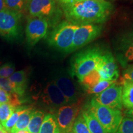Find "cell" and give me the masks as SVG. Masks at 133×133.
Wrapping results in <instances>:
<instances>
[{
  "label": "cell",
  "instance_id": "1",
  "mask_svg": "<svg viewBox=\"0 0 133 133\" xmlns=\"http://www.w3.org/2000/svg\"><path fill=\"white\" fill-rule=\"evenodd\" d=\"M62 6L66 21L78 25L102 24L114 9L113 5L106 0H83Z\"/></svg>",
  "mask_w": 133,
  "mask_h": 133
},
{
  "label": "cell",
  "instance_id": "2",
  "mask_svg": "<svg viewBox=\"0 0 133 133\" xmlns=\"http://www.w3.org/2000/svg\"><path fill=\"white\" fill-rule=\"evenodd\" d=\"M104 53L97 48H88L78 53L71 63V74L80 82L84 76L97 69Z\"/></svg>",
  "mask_w": 133,
  "mask_h": 133
},
{
  "label": "cell",
  "instance_id": "3",
  "mask_svg": "<svg viewBox=\"0 0 133 133\" xmlns=\"http://www.w3.org/2000/svg\"><path fill=\"white\" fill-rule=\"evenodd\" d=\"M78 26L68 21L61 22L48 36V44L62 52H71L75 32Z\"/></svg>",
  "mask_w": 133,
  "mask_h": 133
},
{
  "label": "cell",
  "instance_id": "4",
  "mask_svg": "<svg viewBox=\"0 0 133 133\" xmlns=\"http://www.w3.org/2000/svg\"><path fill=\"white\" fill-rule=\"evenodd\" d=\"M88 109L107 132H116L123 118L121 110L102 105L92 99Z\"/></svg>",
  "mask_w": 133,
  "mask_h": 133
},
{
  "label": "cell",
  "instance_id": "5",
  "mask_svg": "<svg viewBox=\"0 0 133 133\" xmlns=\"http://www.w3.org/2000/svg\"><path fill=\"white\" fill-rule=\"evenodd\" d=\"M22 14L4 9L0 12V35L11 41L19 38Z\"/></svg>",
  "mask_w": 133,
  "mask_h": 133
},
{
  "label": "cell",
  "instance_id": "6",
  "mask_svg": "<svg viewBox=\"0 0 133 133\" xmlns=\"http://www.w3.org/2000/svg\"><path fill=\"white\" fill-rule=\"evenodd\" d=\"M99 24H84L79 25L75 32L71 52L83 48L97 38L102 31Z\"/></svg>",
  "mask_w": 133,
  "mask_h": 133
},
{
  "label": "cell",
  "instance_id": "7",
  "mask_svg": "<svg viewBox=\"0 0 133 133\" xmlns=\"http://www.w3.org/2000/svg\"><path fill=\"white\" fill-rule=\"evenodd\" d=\"M49 22L46 19L42 17H31L28 19L25 34L28 44L32 46L44 38L49 29Z\"/></svg>",
  "mask_w": 133,
  "mask_h": 133
},
{
  "label": "cell",
  "instance_id": "8",
  "mask_svg": "<svg viewBox=\"0 0 133 133\" xmlns=\"http://www.w3.org/2000/svg\"><path fill=\"white\" fill-rule=\"evenodd\" d=\"M80 112L79 102L65 105L59 108L56 117L60 132L68 133L71 131L75 121Z\"/></svg>",
  "mask_w": 133,
  "mask_h": 133
},
{
  "label": "cell",
  "instance_id": "9",
  "mask_svg": "<svg viewBox=\"0 0 133 133\" xmlns=\"http://www.w3.org/2000/svg\"><path fill=\"white\" fill-rule=\"evenodd\" d=\"M92 99L102 105L121 110L123 109L122 86L115 82L102 92L96 94Z\"/></svg>",
  "mask_w": 133,
  "mask_h": 133
},
{
  "label": "cell",
  "instance_id": "10",
  "mask_svg": "<svg viewBox=\"0 0 133 133\" xmlns=\"http://www.w3.org/2000/svg\"><path fill=\"white\" fill-rule=\"evenodd\" d=\"M27 9L31 17L44 18L49 23L58 14L55 0H30Z\"/></svg>",
  "mask_w": 133,
  "mask_h": 133
},
{
  "label": "cell",
  "instance_id": "11",
  "mask_svg": "<svg viewBox=\"0 0 133 133\" xmlns=\"http://www.w3.org/2000/svg\"><path fill=\"white\" fill-rule=\"evenodd\" d=\"M116 56L123 67L133 65V29L119 39L116 48Z\"/></svg>",
  "mask_w": 133,
  "mask_h": 133
},
{
  "label": "cell",
  "instance_id": "12",
  "mask_svg": "<svg viewBox=\"0 0 133 133\" xmlns=\"http://www.w3.org/2000/svg\"><path fill=\"white\" fill-rule=\"evenodd\" d=\"M39 97L44 104L51 107H61L69 104L67 100L54 81L48 83L41 92Z\"/></svg>",
  "mask_w": 133,
  "mask_h": 133
},
{
  "label": "cell",
  "instance_id": "13",
  "mask_svg": "<svg viewBox=\"0 0 133 133\" xmlns=\"http://www.w3.org/2000/svg\"><path fill=\"white\" fill-rule=\"evenodd\" d=\"M102 80L116 81L119 78L118 67L110 52H104L97 69Z\"/></svg>",
  "mask_w": 133,
  "mask_h": 133
},
{
  "label": "cell",
  "instance_id": "14",
  "mask_svg": "<svg viewBox=\"0 0 133 133\" xmlns=\"http://www.w3.org/2000/svg\"><path fill=\"white\" fill-rule=\"evenodd\" d=\"M54 82L67 100L69 104L78 102V92L70 78L61 75L55 79Z\"/></svg>",
  "mask_w": 133,
  "mask_h": 133
},
{
  "label": "cell",
  "instance_id": "15",
  "mask_svg": "<svg viewBox=\"0 0 133 133\" xmlns=\"http://www.w3.org/2000/svg\"><path fill=\"white\" fill-rule=\"evenodd\" d=\"M8 78L14 84L17 95L19 97L24 95L27 83V76L26 71L25 70L17 71L14 72Z\"/></svg>",
  "mask_w": 133,
  "mask_h": 133
},
{
  "label": "cell",
  "instance_id": "16",
  "mask_svg": "<svg viewBox=\"0 0 133 133\" xmlns=\"http://www.w3.org/2000/svg\"><path fill=\"white\" fill-rule=\"evenodd\" d=\"M82 115L85 119L90 133H109L105 130L88 108L83 111Z\"/></svg>",
  "mask_w": 133,
  "mask_h": 133
},
{
  "label": "cell",
  "instance_id": "17",
  "mask_svg": "<svg viewBox=\"0 0 133 133\" xmlns=\"http://www.w3.org/2000/svg\"><path fill=\"white\" fill-rule=\"evenodd\" d=\"M38 133H61L56 115L48 114L44 116Z\"/></svg>",
  "mask_w": 133,
  "mask_h": 133
},
{
  "label": "cell",
  "instance_id": "18",
  "mask_svg": "<svg viewBox=\"0 0 133 133\" xmlns=\"http://www.w3.org/2000/svg\"><path fill=\"white\" fill-rule=\"evenodd\" d=\"M122 104L126 109H133V83L122 81Z\"/></svg>",
  "mask_w": 133,
  "mask_h": 133
},
{
  "label": "cell",
  "instance_id": "19",
  "mask_svg": "<svg viewBox=\"0 0 133 133\" xmlns=\"http://www.w3.org/2000/svg\"><path fill=\"white\" fill-rule=\"evenodd\" d=\"M44 116L42 111L33 110L26 128L27 130L30 133L39 132Z\"/></svg>",
  "mask_w": 133,
  "mask_h": 133
},
{
  "label": "cell",
  "instance_id": "20",
  "mask_svg": "<svg viewBox=\"0 0 133 133\" xmlns=\"http://www.w3.org/2000/svg\"><path fill=\"white\" fill-rule=\"evenodd\" d=\"M33 112V108L29 107L25 108L23 112L19 116V119L16 122L12 129H11V133H13L16 131L24 130L27 128L28 124L30 119L31 114Z\"/></svg>",
  "mask_w": 133,
  "mask_h": 133
},
{
  "label": "cell",
  "instance_id": "21",
  "mask_svg": "<svg viewBox=\"0 0 133 133\" xmlns=\"http://www.w3.org/2000/svg\"><path fill=\"white\" fill-rule=\"evenodd\" d=\"M30 0H5L6 9L22 14L27 9Z\"/></svg>",
  "mask_w": 133,
  "mask_h": 133
},
{
  "label": "cell",
  "instance_id": "22",
  "mask_svg": "<svg viewBox=\"0 0 133 133\" xmlns=\"http://www.w3.org/2000/svg\"><path fill=\"white\" fill-rule=\"evenodd\" d=\"M0 104H8L17 108L21 104L19 96L14 93L8 92L0 88Z\"/></svg>",
  "mask_w": 133,
  "mask_h": 133
},
{
  "label": "cell",
  "instance_id": "23",
  "mask_svg": "<svg viewBox=\"0 0 133 133\" xmlns=\"http://www.w3.org/2000/svg\"><path fill=\"white\" fill-rule=\"evenodd\" d=\"M101 80H102L101 76H100L97 70L96 69L84 76L82 80L80 81V83L84 86L87 91L88 89L93 87Z\"/></svg>",
  "mask_w": 133,
  "mask_h": 133
},
{
  "label": "cell",
  "instance_id": "24",
  "mask_svg": "<svg viewBox=\"0 0 133 133\" xmlns=\"http://www.w3.org/2000/svg\"><path fill=\"white\" fill-rule=\"evenodd\" d=\"M16 108L8 104H0V122L3 126Z\"/></svg>",
  "mask_w": 133,
  "mask_h": 133
},
{
  "label": "cell",
  "instance_id": "25",
  "mask_svg": "<svg viewBox=\"0 0 133 133\" xmlns=\"http://www.w3.org/2000/svg\"><path fill=\"white\" fill-rule=\"evenodd\" d=\"M71 131L74 133H90L82 113H80L76 118Z\"/></svg>",
  "mask_w": 133,
  "mask_h": 133
},
{
  "label": "cell",
  "instance_id": "26",
  "mask_svg": "<svg viewBox=\"0 0 133 133\" xmlns=\"http://www.w3.org/2000/svg\"><path fill=\"white\" fill-rule=\"evenodd\" d=\"M25 109V107H17L15 111L13 113L12 115L11 116V117L9 118V119L6 121V123L4 124V125L3 126V128L8 133H11V129H12V128L14 127L15 124H16V122L17 121L18 119H19V116L21 115V114L24 112V110Z\"/></svg>",
  "mask_w": 133,
  "mask_h": 133
},
{
  "label": "cell",
  "instance_id": "27",
  "mask_svg": "<svg viewBox=\"0 0 133 133\" xmlns=\"http://www.w3.org/2000/svg\"><path fill=\"white\" fill-rule=\"evenodd\" d=\"M115 81H111L107 80H101L97 84H96L93 87L88 89L87 92L89 94H97L105 90L108 88L112 85Z\"/></svg>",
  "mask_w": 133,
  "mask_h": 133
},
{
  "label": "cell",
  "instance_id": "28",
  "mask_svg": "<svg viewBox=\"0 0 133 133\" xmlns=\"http://www.w3.org/2000/svg\"><path fill=\"white\" fill-rule=\"evenodd\" d=\"M115 133H133V118L125 116Z\"/></svg>",
  "mask_w": 133,
  "mask_h": 133
},
{
  "label": "cell",
  "instance_id": "29",
  "mask_svg": "<svg viewBox=\"0 0 133 133\" xmlns=\"http://www.w3.org/2000/svg\"><path fill=\"white\" fill-rule=\"evenodd\" d=\"M16 66L13 63L8 62L0 66V77L8 78L14 73Z\"/></svg>",
  "mask_w": 133,
  "mask_h": 133
},
{
  "label": "cell",
  "instance_id": "30",
  "mask_svg": "<svg viewBox=\"0 0 133 133\" xmlns=\"http://www.w3.org/2000/svg\"><path fill=\"white\" fill-rule=\"evenodd\" d=\"M0 88L8 92L16 94L14 84L9 78L0 77Z\"/></svg>",
  "mask_w": 133,
  "mask_h": 133
},
{
  "label": "cell",
  "instance_id": "31",
  "mask_svg": "<svg viewBox=\"0 0 133 133\" xmlns=\"http://www.w3.org/2000/svg\"><path fill=\"white\" fill-rule=\"evenodd\" d=\"M122 81L133 83V65L126 66L123 72Z\"/></svg>",
  "mask_w": 133,
  "mask_h": 133
},
{
  "label": "cell",
  "instance_id": "32",
  "mask_svg": "<svg viewBox=\"0 0 133 133\" xmlns=\"http://www.w3.org/2000/svg\"><path fill=\"white\" fill-rule=\"evenodd\" d=\"M83 1V0H61L59 1L61 3V4H69V3H73L78 2V1Z\"/></svg>",
  "mask_w": 133,
  "mask_h": 133
},
{
  "label": "cell",
  "instance_id": "33",
  "mask_svg": "<svg viewBox=\"0 0 133 133\" xmlns=\"http://www.w3.org/2000/svg\"><path fill=\"white\" fill-rule=\"evenodd\" d=\"M125 115H126V116H128V117H130V118H133V109H130V110H128L127 111H126Z\"/></svg>",
  "mask_w": 133,
  "mask_h": 133
},
{
  "label": "cell",
  "instance_id": "34",
  "mask_svg": "<svg viewBox=\"0 0 133 133\" xmlns=\"http://www.w3.org/2000/svg\"><path fill=\"white\" fill-rule=\"evenodd\" d=\"M6 9L5 7V0H0V12Z\"/></svg>",
  "mask_w": 133,
  "mask_h": 133
},
{
  "label": "cell",
  "instance_id": "35",
  "mask_svg": "<svg viewBox=\"0 0 133 133\" xmlns=\"http://www.w3.org/2000/svg\"><path fill=\"white\" fill-rule=\"evenodd\" d=\"M13 133H30V132L29 131L27 130V129H24V130L16 131V132H14Z\"/></svg>",
  "mask_w": 133,
  "mask_h": 133
},
{
  "label": "cell",
  "instance_id": "36",
  "mask_svg": "<svg viewBox=\"0 0 133 133\" xmlns=\"http://www.w3.org/2000/svg\"><path fill=\"white\" fill-rule=\"evenodd\" d=\"M0 133H8V132L3 128H0Z\"/></svg>",
  "mask_w": 133,
  "mask_h": 133
},
{
  "label": "cell",
  "instance_id": "37",
  "mask_svg": "<svg viewBox=\"0 0 133 133\" xmlns=\"http://www.w3.org/2000/svg\"><path fill=\"white\" fill-rule=\"evenodd\" d=\"M3 126L2 125H1V124H0V128H3Z\"/></svg>",
  "mask_w": 133,
  "mask_h": 133
},
{
  "label": "cell",
  "instance_id": "38",
  "mask_svg": "<svg viewBox=\"0 0 133 133\" xmlns=\"http://www.w3.org/2000/svg\"><path fill=\"white\" fill-rule=\"evenodd\" d=\"M1 64H2V62H1V61H0V66H1Z\"/></svg>",
  "mask_w": 133,
  "mask_h": 133
},
{
  "label": "cell",
  "instance_id": "39",
  "mask_svg": "<svg viewBox=\"0 0 133 133\" xmlns=\"http://www.w3.org/2000/svg\"><path fill=\"white\" fill-rule=\"evenodd\" d=\"M68 133H74L72 132V131H70V132H68Z\"/></svg>",
  "mask_w": 133,
  "mask_h": 133
},
{
  "label": "cell",
  "instance_id": "40",
  "mask_svg": "<svg viewBox=\"0 0 133 133\" xmlns=\"http://www.w3.org/2000/svg\"><path fill=\"white\" fill-rule=\"evenodd\" d=\"M59 1H61V0H59Z\"/></svg>",
  "mask_w": 133,
  "mask_h": 133
}]
</instances>
